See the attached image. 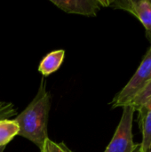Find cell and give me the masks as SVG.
I'll use <instances>...</instances> for the list:
<instances>
[{"mask_svg":"<svg viewBox=\"0 0 151 152\" xmlns=\"http://www.w3.org/2000/svg\"><path fill=\"white\" fill-rule=\"evenodd\" d=\"M51 106L52 96L46 90L43 78L34 99L14 118L20 128L18 135L28 140L39 150L42 149L44 141L49 138L47 126Z\"/></svg>","mask_w":151,"mask_h":152,"instance_id":"1","label":"cell"},{"mask_svg":"<svg viewBox=\"0 0 151 152\" xmlns=\"http://www.w3.org/2000/svg\"><path fill=\"white\" fill-rule=\"evenodd\" d=\"M151 79V46L143 57L142 63L134 75L125 87L113 98L110 105L112 109L133 105L140 94Z\"/></svg>","mask_w":151,"mask_h":152,"instance_id":"2","label":"cell"},{"mask_svg":"<svg viewBox=\"0 0 151 152\" xmlns=\"http://www.w3.org/2000/svg\"><path fill=\"white\" fill-rule=\"evenodd\" d=\"M135 108L132 105L123 108V113L116 132L104 152H133L135 148L133 134V121Z\"/></svg>","mask_w":151,"mask_h":152,"instance_id":"3","label":"cell"},{"mask_svg":"<svg viewBox=\"0 0 151 152\" xmlns=\"http://www.w3.org/2000/svg\"><path fill=\"white\" fill-rule=\"evenodd\" d=\"M109 6L135 16L143 25L146 37L151 42V0H113Z\"/></svg>","mask_w":151,"mask_h":152,"instance_id":"4","label":"cell"},{"mask_svg":"<svg viewBox=\"0 0 151 152\" xmlns=\"http://www.w3.org/2000/svg\"><path fill=\"white\" fill-rule=\"evenodd\" d=\"M55 6L67 13L94 17L102 7L110 5L108 0H51Z\"/></svg>","mask_w":151,"mask_h":152,"instance_id":"5","label":"cell"},{"mask_svg":"<svg viewBox=\"0 0 151 152\" xmlns=\"http://www.w3.org/2000/svg\"><path fill=\"white\" fill-rule=\"evenodd\" d=\"M138 122L142 133V142L141 146L143 152H149L151 150V101L139 107Z\"/></svg>","mask_w":151,"mask_h":152,"instance_id":"6","label":"cell"},{"mask_svg":"<svg viewBox=\"0 0 151 152\" xmlns=\"http://www.w3.org/2000/svg\"><path fill=\"white\" fill-rule=\"evenodd\" d=\"M64 57L65 51L63 49H59L49 53L40 61L38 71L43 75L44 77L50 76L60 69L63 62Z\"/></svg>","mask_w":151,"mask_h":152,"instance_id":"7","label":"cell"},{"mask_svg":"<svg viewBox=\"0 0 151 152\" xmlns=\"http://www.w3.org/2000/svg\"><path fill=\"white\" fill-rule=\"evenodd\" d=\"M19 126L14 119L4 118L0 120V147L6 145L19 134Z\"/></svg>","mask_w":151,"mask_h":152,"instance_id":"8","label":"cell"},{"mask_svg":"<svg viewBox=\"0 0 151 152\" xmlns=\"http://www.w3.org/2000/svg\"><path fill=\"white\" fill-rule=\"evenodd\" d=\"M41 152H73L64 142H55L50 138H47L42 149Z\"/></svg>","mask_w":151,"mask_h":152,"instance_id":"9","label":"cell"},{"mask_svg":"<svg viewBox=\"0 0 151 152\" xmlns=\"http://www.w3.org/2000/svg\"><path fill=\"white\" fill-rule=\"evenodd\" d=\"M17 114V110L11 102H7L2 109H0V120L4 118H10Z\"/></svg>","mask_w":151,"mask_h":152,"instance_id":"10","label":"cell"},{"mask_svg":"<svg viewBox=\"0 0 151 152\" xmlns=\"http://www.w3.org/2000/svg\"><path fill=\"white\" fill-rule=\"evenodd\" d=\"M133 152H143L142 149V146H141V143H137L135 145V148H134Z\"/></svg>","mask_w":151,"mask_h":152,"instance_id":"11","label":"cell"},{"mask_svg":"<svg viewBox=\"0 0 151 152\" xmlns=\"http://www.w3.org/2000/svg\"><path fill=\"white\" fill-rule=\"evenodd\" d=\"M6 103H7V102H0V109H2Z\"/></svg>","mask_w":151,"mask_h":152,"instance_id":"12","label":"cell"},{"mask_svg":"<svg viewBox=\"0 0 151 152\" xmlns=\"http://www.w3.org/2000/svg\"><path fill=\"white\" fill-rule=\"evenodd\" d=\"M5 150V147H0V152H4Z\"/></svg>","mask_w":151,"mask_h":152,"instance_id":"13","label":"cell"},{"mask_svg":"<svg viewBox=\"0 0 151 152\" xmlns=\"http://www.w3.org/2000/svg\"><path fill=\"white\" fill-rule=\"evenodd\" d=\"M149 152H151V150H150V151H149Z\"/></svg>","mask_w":151,"mask_h":152,"instance_id":"14","label":"cell"},{"mask_svg":"<svg viewBox=\"0 0 151 152\" xmlns=\"http://www.w3.org/2000/svg\"><path fill=\"white\" fill-rule=\"evenodd\" d=\"M150 101H151V99H150Z\"/></svg>","mask_w":151,"mask_h":152,"instance_id":"15","label":"cell"}]
</instances>
